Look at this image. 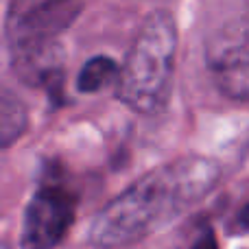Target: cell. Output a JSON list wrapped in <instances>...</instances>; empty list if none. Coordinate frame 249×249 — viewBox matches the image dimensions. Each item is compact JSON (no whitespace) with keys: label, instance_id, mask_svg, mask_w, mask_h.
<instances>
[{"label":"cell","instance_id":"6da1fadb","mask_svg":"<svg viewBox=\"0 0 249 249\" xmlns=\"http://www.w3.org/2000/svg\"><path fill=\"white\" fill-rule=\"evenodd\" d=\"M219 181L208 158H179L149 171L96 214L90 243L121 249L155 234L197 206Z\"/></svg>","mask_w":249,"mask_h":249},{"label":"cell","instance_id":"7a4b0ae2","mask_svg":"<svg viewBox=\"0 0 249 249\" xmlns=\"http://www.w3.org/2000/svg\"><path fill=\"white\" fill-rule=\"evenodd\" d=\"M177 53V26L158 9L140 24L116 77V99L138 114H155L168 103Z\"/></svg>","mask_w":249,"mask_h":249},{"label":"cell","instance_id":"3957f363","mask_svg":"<svg viewBox=\"0 0 249 249\" xmlns=\"http://www.w3.org/2000/svg\"><path fill=\"white\" fill-rule=\"evenodd\" d=\"M83 11V0H11L7 42L11 64L22 66L61 48L57 37Z\"/></svg>","mask_w":249,"mask_h":249},{"label":"cell","instance_id":"277c9868","mask_svg":"<svg viewBox=\"0 0 249 249\" xmlns=\"http://www.w3.org/2000/svg\"><path fill=\"white\" fill-rule=\"evenodd\" d=\"M77 203L79 195L59 175L46 173L26 203L20 247L55 249L74 223Z\"/></svg>","mask_w":249,"mask_h":249},{"label":"cell","instance_id":"5b68a950","mask_svg":"<svg viewBox=\"0 0 249 249\" xmlns=\"http://www.w3.org/2000/svg\"><path fill=\"white\" fill-rule=\"evenodd\" d=\"M206 61L223 94L249 101V18L230 22L212 35Z\"/></svg>","mask_w":249,"mask_h":249},{"label":"cell","instance_id":"8992f818","mask_svg":"<svg viewBox=\"0 0 249 249\" xmlns=\"http://www.w3.org/2000/svg\"><path fill=\"white\" fill-rule=\"evenodd\" d=\"M29 127L26 105L16 92L0 86V149H9L24 136Z\"/></svg>","mask_w":249,"mask_h":249},{"label":"cell","instance_id":"52a82bcc","mask_svg":"<svg viewBox=\"0 0 249 249\" xmlns=\"http://www.w3.org/2000/svg\"><path fill=\"white\" fill-rule=\"evenodd\" d=\"M118 77V66L112 57L96 55L83 64L81 72L77 77V90L83 94H92V92L103 90L105 86Z\"/></svg>","mask_w":249,"mask_h":249},{"label":"cell","instance_id":"ba28073f","mask_svg":"<svg viewBox=\"0 0 249 249\" xmlns=\"http://www.w3.org/2000/svg\"><path fill=\"white\" fill-rule=\"evenodd\" d=\"M193 249H219V245H216L214 232H212L210 228H206V230H203V232L197 236V241H195Z\"/></svg>","mask_w":249,"mask_h":249},{"label":"cell","instance_id":"9c48e42d","mask_svg":"<svg viewBox=\"0 0 249 249\" xmlns=\"http://www.w3.org/2000/svg\"><path fill=\"white\" fill-rule=\"evenodd\" d=\"M234 228H236V232H249V201L238 210Z\"/></svg>","mask_w":249,"mask_h":249}]
</instances>
